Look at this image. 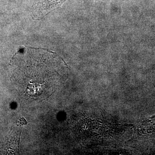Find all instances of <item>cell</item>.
Returning a JSON list of instances; mask_svg holds the SVG:
<instances>
[{
    "mask_svg": "<svg viewBox=\"0 0 155 155\" xmlns=\"http://www.w3.org/2000/svg\"><path fill=\"white\" fill-rule=\"evenodd\" d=\"M154 87H155V85H154Z\"/></svg>",
    "mask_w": 155,
    "mask_h": 155,
    "instance_id": "obj_1",
    "label": "cell"
}]
</instances>
